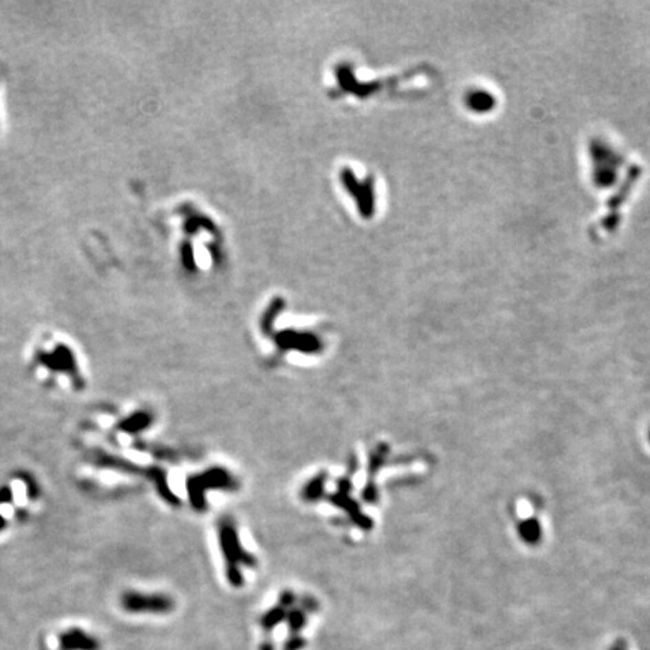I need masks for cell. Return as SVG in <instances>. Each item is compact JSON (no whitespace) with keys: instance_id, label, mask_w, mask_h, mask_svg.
Here are the masks:
<instances>
[{"instance_id":"obj_1","label":"cell","mask_w":650,"mask_h":650,"mask_svg":"<svg viewBox=\"0 0 650 650\" xmlns=\"http://www.w3.org/2000/svg\"><path fill=\"white\" fill-rule=\"evenodd\" d=\"M121 605L128 613H169L174 608V600L160 593H141V591H125L121 598Z\"/></svg>"},{"instance_id":"obj_2","label":"cell","mask_w":650,"mask_h":650,"mask_svg":"<svg viewBox=\"0 0 650 650\" xmlns=\"http://www.w3.org/2000/svg\"><path fill=\"white\" fill-rule=\"evenodd\" d=\"M59 650H101V643L92 633L70 628L59 636Z\"/></svg>"},{"instance_id":"obj_3","label":"cell","mask_w":650,"mask_h":650,"mask_svg":"<svg viewBox=\"0 0 650 650\" xmlns=\"http://www.w3.org/2000/svg\"><path fill=\"white\" fill-rule=\"evenodd\" d=\"M39 363L48 369L62 370L71 376H77V365L74 354L67 347H57L53 352H39Z\"/></svg>"},{"instance_id":"obj_4","label":"cell","mask_w":650,"mask_h":650,"mask_svg":"<svg viewBox=\"0 0 650 650\" xmlns=\"http://www.w3.org/2000/svg\"><path fill=\"white\" fill-rule=\"evenodd\" d=\"M151 420H152V418H151L150 414L143 413V411H139V413L131 414L128 418H125V420L121 423V429L128 432V434L141 432V431L146 429L148 426H150Z\"/></svg>"},{"instance_id":"obj_5","label":"cell","mask_w":650,"mask_h":650,"mask_svg":"<svg viewBox=\"0 0 650 650\" xmlns=\"http://www.w3.org/2000/svg\"><path fill=\"white\" fill-rule=\"evenodd\" d=\"M610 650H627V647H624V644L622 643V641H619V643H617V644L611 646Z\"/></svg>"},{"instance_id":"obj_6","label":"cell","mask_w":650,"mask_h":650,"mask_svg":"<svg viewBox=\"0 0 650 650\" xmlns=\"http://www.w3.org/2000/svg\"><path fill=\"white\" fill-rule=\"evenodd\" d=\"M5 527V520H3V516L0 515V530H2Z\"/></svg>"}]
</instances>
